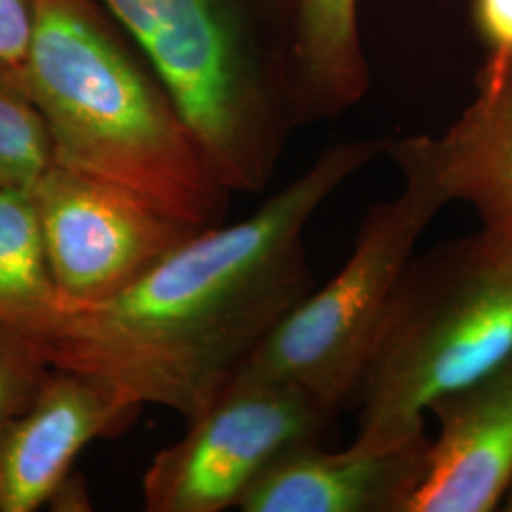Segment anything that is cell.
I'll list each match as a JSON object with an SVG mask.
<instances>
[{"mask_svg": "<svg viewBox=\"0 0 512 512\" xmlns=\"http://www.w3.org/2000/svg\"><path fill=\"white\" fill-rule=\"evenodd\" d=\"M385 147L387 139L336 143L253 215L198 230L126 291L61 302L42 346L50 365L192 420L313 291L304 230Z\"/></svg>", "mask_w": 512, "mask_h": 512, "instance_id": "1", "label": "cell"}, {"mask_svg": "<svg viewBox=\"0 0 512 512\" xmlns=\"http://www.w3.org/2000/svg\"><path fill=\"white\" fill-rule=\"evenodd\" d=\"M18 74L46 124L54 164L196 228L224 224L232 192L147 57L99 0H35Z\"/></svg>", "mask_w": 512, "mask_h": 512, "instance_id": "2", "label": "cell"}, {"mask_svg": "<svg viewBox=\"0 0 512 512\" xmlns=\"http://www.w3.org/2000/svg\"><path fill=\"white\" fill-rule=\"evenodd\" d=\"M139 46L232 194L274 177L296 124L293 0H99Z\"/></svg>", "mask_w": 512, "mask_h": 512, "instance_id": "3", "label": "cell"}, {"mask_svg": "<svg viewBox=\"0 0 512 512\" xmlns=\"http://www.w3.org/2000/svg\"><path fill=\"white\" fill-rule=\"evenodd\" d=\"M511 353V236L482 226L412 256L355 393L351 446L385 450L425 435L431 403Z\"/></svg>", "mask_w": 512, "mask_h": 512, "instance_id": "4", "label": "cell"}, {"mask_svg": "<svg viewBox=\"0 0 512 512\" xmlns=\"http://www.w3.org/2000/svg\"><path fill=\"white\" fill-rule=\"evenodd\" d=\"M395 164L403 173L401 194L366 213L344 268L298 302L236 374L298 387L334 414L355 399L421 234L448 205L416 165Z\"/></svg>", "mask_w": 512, "mask_h": 512, "instance_id": "5", "label": "cell"}, {"mask_svg": "<svg viewBox=\"0 0 512 512\" xmlns=\"http://www.w3.org/2000/svg\"><path fill=\"white\" fill-rule=\"evenodd\" d=\"M334 412L293 385L236 374L143 475L148 512H220L274 461L319 442Z\"/></svg>", "mask_w": 512, "mask_h": 512, "instance_id": "6", "label": "cell"}, {"mask_svg": "<svg viewBox=\"0 0 512 512\" xmlns=\"http://www.w3.org/2000/svg\"><path fill=\"white\" fill-rule=\"evenodd\" d=\"M31 196L48 266L65 304H95L126 291L203 230L54 162Z\"/></svg>", "mask_w": 512, "mask_h": 512, "instance_id": "7", "label": "cell"}, {"mask_svg": "<svg viewBox=\"0 0 512 512\" xmlns=\"http://www.w3.org/2000/svg\"><path fill=\"white\" fill-rule=\"evenodd\" d=\"M139 410L103 380L52 368L33 403L0 433V512L50 503L78 454L93 440L126 431Z\"/></svg>", "mask_w": 512, "mask_h": 512, "instance_id": "8", "label": "cell"}, {"mask_svg": "<svg viewBox=\"0 0 512 512\" xmlns=\"http://www.w3.org/2000/svg\"><path fill=\"white\" fill-rule=\"evenodd\" d=\"M439 421L425 473L406 512H490L512 482V353L435 403Z\"/></svg>", "mask_w": 512, "mask_h": 512, "instance_id": "9", "label": "cell"}, {"mask_svg": "<svg viewBox=\"0 0 512 512\" xmlns=\"http://www.w3.org/2000/svg\"><path fill=\"white\" fill-rule=\"evenodd\" d=\"M385 156L416 165L446 203L471 205L484 228L512 238V61L482 65L475 99L442 135L387 139Z\"/></svg>", "mask_w": 512, "mask_h": 512, "instance_id": "10", "label": "cell"}, {"mask_svg": "<svg viewBox=\"0 0 512 512\" xmlns=\"http://www.w3.org/2000/svg\"><path fill=\"white\" fill-rule=\"evenodd\" d=\"M296 446L241 497L243 512H406L425 473L427 435L385 450Z\"/></svg>", "mask_w": 512, "mask_h": 512, "instance_id": "11", "label": "cell"}, {"mask_svg": "<svg viewBox=\"0 0 512 512\" xmlns=\"http://www.w3.org/2000/svg\"><path fill=\"white\" fill-rule=\"evenodd\" d=\"M370 86L359 0H293L291 92L298 126L336 118Z\"/></svg>", "mask_w": 512, "mask_h": 512, "instance_id": "12", "label": "cell"}, {"mask_svg": "<svg viewBox=\"0 0 512 512\" xmlns=\"http://www.w3.org/2000/svg\"><path fill=\"white\" fill-rule=\"evenodd\" d=\"M61 310L31 190L0 186V325L42 348Z\"/></svg>", "mask_w": 512, "mask_h": 512, "instance_id": "13", "label": "cell"}, {"mask_svg": "<svg viewBox=\"0 0 512 512\" xmlns=\"http://www.w3.org/2000/svg\"><path fill=\"white\" fill-rule=\"evenodd\" d=\"M52 162L48 129L18 67L0 61V186L31 190Z\"/></svg>", "mask_w": 512, "mask_h": 512, "instance_id": "14", "label": "cell"}, {"mask_svg": "<svg viewBox=\"0 0 512 512\" xmlns=\"http://www.w3.org/2000/svg\"><path fill=\"white\" fill-rule=\"evenodd\" d=\"M52 368L35 340L0 325V433L33 403Z\"/></svg>", "mask_w": 512, "mask_h": 512, "instance_id": "15", "label": "cell"}, {"mask_svg": "<svg viewBox=\"0 0 512 512\" xmlns=\"http://www.w3.org/2000/svg\"><path fill=\"white\" fill-rule=\"evenodd\" d=\"M471 19L488 52L484 65L512 61V0H473Z\"/></svg>", "mask_w": 512, "mask_h": 512, "instance_id": "16", "label": "cell"}, {"mask_svg": "<svg viewBox=\"0 0 512 512\" xmlns=\"http://www.w3.org/2000/svg\"><path fill=\"white\" fill-rule=\"evenodd\" d=\"M35 16V0H0V61L19 67Z\"/></svg>", "mask_w": 512, "mask_h": 512, "instance_id": "17", "label": "cell"}, {"mask_svg": "<svg viewBox=\"0 0 512 512\" xmlns=\"http://www.w3.org/2000/svg\"><path fill=\"white\" fill-rule=\"evenodd\" d=\"M50 505L55 511H88L90 499L86 494L84 482L78 480L76 476H67L61 486L55 490V494L50 499Z\"/></svg>", "mask_w": 512, "mask_h": 512, "instance_id": "18", "label": "cell"}, {"mask_svg": "<svg viewBox=\"0 0 512 512\" xmlns=\"http://www.w3.org/2000/svg\"><path fill=\"white\" fill-rule=\"evenodd\" d=\"M501 509H503V511L512 512V482L511 486H509V490H507V494H505L503 503H501Z\"/></svg>", "mask_w": 512, "mask_h": 512, "instance_id": "19", "label": "cell"}]
</instances>
